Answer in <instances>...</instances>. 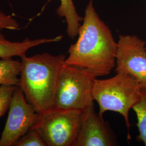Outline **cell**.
Returning a JSON list of instances; mask_svg holds the SVG:
<instances>
[{
    "label": "cell",
    "instance_id": "obj_1",
    "mask_svg": "<svg viewBox=\"0 0 146 146\" xmlns=\"http://www.w3.org/2000/svg\"><path fill=\"white\" fill-rule=\"evenodd\" d=\"M76 42L70 45L64 63L86 69L96 78L109 75L116 66L117 43L90 0Z\"/></svg>",
    "mask_w": 146,
    "mask_h": 146
},
{
    "label": "cell",
    "instance_id": "obj_2",
    "mask_svg": "<svg viewBox=\"0 0 146 146\" xmlns=\"http://www.w3.org/2000/svg\"><path fill=\"white\" fill-rule=\"evenodd\" d=\"M66 55L48 52L21 58L19 87L27 102L37 113L54 107L58 79Z\"/></svg>",
    "mask_w": 146,
    "mask_h": 146
},
{
    "label": "cell",
    "instance_id": "obj_3",
    "mask_svg": "<svg viewBox=\"0 0 146 146\" xmlns=\"http://www.w3.org/2000/svg\"><path fill=\"white\" fill-rule=\"evenodd\" d=\"M142 88L136 78L125 72L116 73L107 79L95 78L92 96L99 105V114L102 116L107 111L119 113L125 119L129 131V112L140 99Z\"/></svg>",
    "mask_w": 146,
    "mask_h": 146
},
{
    "label": "cell",
    "instance_id": "obj_4",
    "mask_svg": "<svg viewBox=\"0 0 146 146\" xmlns=\"http://www.w3.org/2000/svg\"><path fill=\"white\" fill-rule=\"evenodd\" d=\"M95 78L86 69L63 62L58 79L54 107L82 110L94 102L92 90Z\"/></svg>",
    "mask_w": 146,
    "mask_h": 146
},
{
    "label": "cell",
    "instance_id": "obj_5",
    "mask_svg": "<svg viewBox=\"0 0 146 146\" xmlns=\"http://www.w3.org/2000/svg\"><path fill=\"white\" fill-rule=\"evenodd\" d=\"M82 110L52 107L38 113L33 128L47 146H74L78 134Z\"/></svg>",
    "mask_w": 146,
    "mask_h": 146
},
{
    "label": "cell",
    "instance_id": "obj_6",
    "mask_svg": "<svg viewBox=\"0 0 146 146\" xmlns=\"http://www.w3.org/2000/svg\"><path fill=\"white\" fill-rule=\"evenodd\" d=\"M38 113L27 101L21 88L15 86L11 99L9 114L0 138V146H13L31 129Z\"/></svg>",
    "mask_w": 146,
    "mask_h": 146
},
{
    "label": "cell",
    "instance_id": "obj_7",
    "mask_svg": "<svg viewBox=\"0 0 146 146\" xmlns=\"http://www.w3.org/2000/svg\"><path fill=\"white\" fill-rule=\"evenodd\" d=\"M116 55V73L125 72L146 88V42L136 35L120 34Z\"/></svg>",
    "mask_w": 146,
    "mask_h": 146
},
{
    "label": "cell",
    "instance_id": "obj_8",
    "mask_svg": "<svg viewBox=\"0 0 146 146\" xmlns=\"http://www.w3.org/2000/svg\"><path fill=\"white\" fill-rule=\"evenodd\" d=\"M116 144L108 123L95 111L92 102L82 110L80 128L74 146H113Z\"/></svg>",
    "mask_w": 146,
    "mask_h": 146
},
{
    "label": "cell",
    "instance_id": "obj_9",
    "mask_svg": "<svg viewBox=\"0 0 146 146\" xmlns=\"http://www.w3.org/2000/svg\"><path fill=\"white\" fill-rule=\"evenodd\" d=\"M63 35L53 38H42L30 39L26 38L22 41H11L0 33V58H12L14 56L22 58L26 55V52L33 47H37L46 43L60 41Z\"/></svg>",
    "mask_w": 146,
    "mask_h": 146
},
{
    "label": "cell",
    "instance_id": "obj_10",
    "mask_svg": "<svg viewBox=\"0 0 146 146\" xmlns=\"http://www.w3.org/2000/svg\"><path fill=\"white\" fill-rule=\"evenodd\" d=\"M60 4L56 9V14L62 17L67 24L68 37L74 38L78 36L84 18L78 15L73 0H59Z\"/></svg>",
    "mask_w": 146,
    "mask_h": 146
},
{
    "label": "cell",
    "instance_id": "obj_11",
    "mask_svg": "<svg viewBox=\"0 0 146 146\" xmlns=\"http://www.w3.org/2000/svg\"><path fill=\"white\" fill-rule=\"evenodd\" d=\"M21 61L13 58L0 60V86H19L21 73Z\"/></svg>",
    "mask_w": 146,
    "mask_h": 146
},
{
    "label": "cell",
    "instance_id": "obj_12",
    "mask_svg": "<svg viewBox=\"0 0 146 146\" xmlns=\"http://www.w3.org/2000/svg\"><path fill=\"white\" fill-rule=\"evenodd\" d=\"M137 116V127L139 135L138 141L142 142L146 146V88H142L139 101L133 107Z\"/></svg>",
    "mask_w": 146,
    "mask_h": 146
},
{
    "label": "cell",
    "instance_id": "obj_13",
    "mask_svg": "<svg viewBox=\"0 0 146 146\" xmlns=\"http://www.w3.org/2000/svg\"><path fill=\"white\" fill-rule=\"evenodd\" d=\"M13 146H47V145L40 133L32 128L16 141Z\"/></svg>",
    "mask_w": 146,
    "mask_h": 146
},
{
    "label": "cell",
    "instance_id": "obj_14",
    "mask_svg": "<svg viewBox=\"0 0 146 146\" xmlns=\"http://www.w3.org/2000/svg\"><path fill=\"white\" fill-rule=\"evenodd\" d=\"M15 88L12 86H0V117L9 109Z\"/></svg>",
    "mask_w": 146,
    "mask_h": 146
},
{
    "label": "cell",
    "instance_id": "obj_15",
    "mask_svg": "<svg viewBox=\"0 0 146 146\" xmlns=\"http://www.w3.org/2000/svg\"><path fill=\"white\" fill-rule=\"evenodd\" d=\"M20 27L19 22L13 16L0 10V31L3 30L16 31Z\"/></svg>",
    "mask_w": 146,
    "mask_h": 146
},
{
    "label": "cell",
    "instance_id": "obj_16",
    "mask_svg": "<svg viewBox=\"0 0 146 146\" xmlns=\"http://www.w3.org/2000/svg\"><path fill=\"white\" fill-rule=\"evenodd\" d=\"M145 1H146V0H145Z\"/></svg>",
    "mask_w": 146,
    "mask_h": 146
}]
</instances>
